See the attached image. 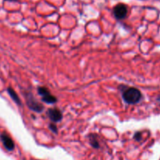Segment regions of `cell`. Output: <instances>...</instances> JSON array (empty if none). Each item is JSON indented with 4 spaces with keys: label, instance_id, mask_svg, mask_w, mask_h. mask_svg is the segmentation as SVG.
<instances>
[{
    "label": "cell",
    "instance_id": "cell-1",
    "mask_svg": "<svg viewBox=\"0 0 160 160\" xmlns=\"http://www.w3.org/2000/svg\"><path fill=\"white\" fill-rule=\"evenodd\" d=\"M122 98L127 104H133L139 102L140 100L141 99V93L138 89L131 87L123 92Z\"/></svg>",
    "mask_w": 160,
    "mask_h": 160
},
{
    "label": "cell",
    "instance_id": "cell-2",
    "mask_svg": "<svg viewBox=\"0 0 160 160\" xmlns=\"http://www.w3.org/2000/svg\"><path fill=\"white\" fill-rule=\"evenodd\" d=\"M26 102H27L29 108L35 112H41L43 110V106H42V104H40L37 101H35V98L32 96L31 93H28L26 95Z\"/></svg>",
    "mask_w": 160,
    "mask_h": 160
},
{
    "label": "cell",
    "instance_id": "cell-3",
    "mask_svg": "<svg viewBox=\"0 0 160 160\" xmlns=\"http://www.w3.org/2000/svg\"><path fill=\"white\" fill-rule=\"evenodd\" d=\"M38 94L42 96V100L47 104H53L57 102V98L50 93L48 90L45 87H38Z\"/></svg>",
    "mask_w": 160,
    "mask_h": 160
},
{
    "label": "cell",
    "instance_id": "cell-4",
    "mask_svg": "<svg viewBox=\"0 0 160 160\" xmlns=\"http://www.w3.org/2000/svg\"><path fill=\"white\" fill-rule=\"evenodd\" d=\"M113 13L117 19L122 20L127 17V13H128V9H127V7L125 4L120 3L115 6V8H114Z\"/></svg>",
    "mask_w": 160,
    "mask_h": 160
},
{
    "label": "cell",
    "instance_id": "cell-5",
    "mask_svg": "<svg viewBox=\"0 0 160 160\" xmlns=\"http://www.w3.org/2000/svg\"><path fill=\"white\" fill-rule=\"evenodd\" d=\"M0 139L2 141L4 147L8 151H13L14 149V142L13 140L10 138L9 135H7L6 133H2L0 135Z\"/></svg>",
    "mask_w": 160,
    "mask_h": 160
},
{
    "label": "cell",
    "instance_id": "cell-6",
    "mask_svg": "<svg viewBox=\"0 0 160 160\" xmlns=\"http://www.w3.org/2000/svg\"><path fill=\"white\" fill-rule=\"evenodd\" d=\"M47 115L49 118L53 121V122H59L62 118V113L61 111L58 108H50L47 111Z\"/></svg>",
    "mask_w": 160,
    "mask_h": 160
},
{
    "label": "cell",
    "instance_id": "cell-7",
    "mask_svg": "<svg viewBox=\"0 0 160 160\" xmlns=\"http://www.w3.org/2000/svg\"><path fill=\"white\" fill-rule=\"evenodd\" d=\"M7 91H8V93L9 95H10V97H11V98L13 99V101H14L15 103H17L18 104H19V105H21V100H20L19 97H18V95L17 94L16 92L14 91V90H13V89L11 88V87H9L8 89H7Z\"/></svg>",
    "mask_w": 160,
    "mask_h": 160
},
{
    "label": "cell",
    "instance_id": "cell-8",
    "mask_svg": "<svg viewBox=\"0 0 160 160\" xmlns=\"http://www.w3.org/2000/svg\"><path fill=\"white\" fill-rule=\"evenodd\" d=\"M90 144L92 145V147H93L94 148H99V143H98L97 138L95 136L90 137Z\"/></svg>",
    "mask_w": 160,
    "mask_h": 160
},
{
    "label": "cell",
    "instance_id": "cell-9",
    "mask_svg": "<svg viewBox=\"0 0 160 160\" xmlns=\"http://www.w3.org/2000/svg\"><path fill=\"white\" fill-rule=\"evenodd\" d=\"M50 127V130H52L53 133H58V128H57V127L55 124H50V127Z\"/></svg>",
    "mask_w": 160,
    "mask_h": 160
},
{
    "label": "cell",
    "instance_id": "cell-10",
    "mask_svg": "<svg viewBox=\"0 0 160 160\" xmlns=\"http://www.w3.org/2000/svg\"><path fill=\"white\" fill-rule=\"evenodd\" d=\"M134 139L137 140V141H140L141 139V133H140V132L137 133L134 135Z\"/></svg>",
    "mask_w": 160,
    "mask_h": 160
},
{
    "label": "cell",
    "instance_id": "cell-11",
    "mask_svg": "<svg viewBox=\"0 0 160 160\" xmlns=\"http://www.w3.org/2000/svg\"><path fill=\"white\" fill-rule=\"evenodd\" d=\"M8 1H17V0H8Z\"/></svg>",
    "mask_w": 160,
    "mask_h": 160
}]
</instances>
